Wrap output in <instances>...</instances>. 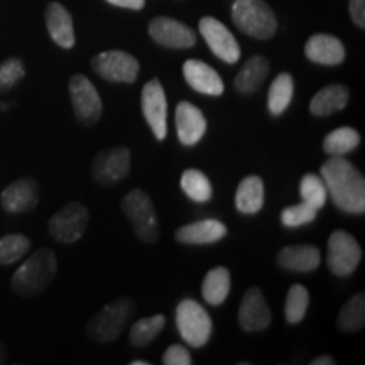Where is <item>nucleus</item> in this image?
<instances>
[{
	"label": "nucleus",
	"instance_id": "f257e3e1",
	"mask_svg": "<svg viewBox=\"0 0 365 365\" xmlns=\"http://www.w3.org/2000/svg\"><path fill=\"white\" fill-rule=\"evenodd\" d=\"M319 176L325 181L328 196L340 212L362 215L365 212V180L357 168L344 156H331L323 163Z\"/></svg>",
	"mask_w": 365,
	"mask_h": 365
},
{
	"label": "nucleus",
	"instance_id": "f03ea898",
	"mask_svg": "<svg viewBox=\"0 0 365 365\" xmlns=\"http://www.w3.org/2000/svg\"><path fill=\"white\" fill-rule=\"evenodd\" d=\"M58 271L56 254L51 249H39L14 272L12 289L21 296H34L51 284Z\"/></svg>",
	"mask_w": 365,
	"mask_h": 365
},
{
	"label": "nucleus",
	"instance_id": "7ed1b4c3",
	"mask_svg": "<svg viewBox=\"0 0 365 365\" xmlns=\"http://www.w3.org/2000/svg\"><path fill=\"white\" fill-rule=\"evenodd\" d=\"M135 313V301L132 298H118L90 319L86 325V336L95 344H110L117 340L129 327Z\"/></svg>",
	"mask_w": 365,
	"mask_h": 365
},
{
	"label": "nucleus",
	"instance_id": "20e7f679",
	"mask_svg": "<svg viewBox=\"0 0 365 365\" xmlns=\"http://www.w3.org/2000/svg\"><path fill=\"white\" fill-rule=\"evenodd\" d=\"M232 22L237 29L255 39H271L277 31L276 14L264 0H235Z\"/></svg>",
	"mask_w": 365,
	"mask_h": 365
},
{
	"label": "nucleus",
	"instance_id": "39448f33",
	"mask_svg": "<svg viewBox=\"0 0 365 365\" xmlns=\"http://www.w3.org/2000/svg\"><path fill=\"white\" fill-rule=\"evenodd\" d=\"M124 215L129 218L137 239L144 244H156L161 235L158 212L150 196L140 188L130 190L120 205Z\"/></svg>",
	"mask_w": 365,
	"mask_h": 365
},
{
	"label": "nucleus",
	"instance_id": "423d86ee",
	"mask_svg": "<svg viewBox=\"0 0 365 365\" xmlns=\"http://www.w3.org/2000/svg\"><path fill=\"white\" fill-rule=\"evenodd\" d=\"M176 327L181 339L195 349H202L212 339V318L207 309L195 299H182L178 304Z\"/></svg>",
	"mask_w": 365,
	"mask_h": 365
},
{
	"label": "nucleus",
	"instance_id": "0eeeda50",
	"mask_svg": "<svg viewBox=\"0 0 365 365\" xmlns=\"http://www.w3.org/2000/svg\"><path fill=\"white\" fill-rule=\"evenodd\" d=\"M362 261V247L352 234L345 230L331 232L328 239L327 266L331 274L346 277L357 271Z\"/></svg>",
	"mask_w": 365,
	"mask_h": 365
},
{
	"label": "nucleus",
	"instance_id": "6e6552de",
	"mask_svg": "<svg viewBox=\"0 0 365 365\" xmlns=\"http://www.w3.org/2000/svg\"><path fill=\"white\" fill-rule=\"evenodd\" d=\"M88 208L78 202H71L54 213L48 223V230L56 242L73 244V242H78L83 237L86 228H88Z\"/></svg>",
	"mask_w": 365,
	"mask_h": 365
},
{
	"label": "nucleus",
	"instance_id": "1a4fd4ad",
	"mask_svg": "<svg viewBox=\"0 0 365 365\" xmlns=\"http://www.w3.org/2000/svg\"><path fill=\"white\" fill-rule=\"evenodd\" d=\"M70 98L76 120L81 125L91 127L100 120L103 103L98 90L85 75H73L70 80Z\"/></svg>",
	"mask_w": 365,
	"mask_h": 365
},
{
	"label": "nucleus",
	"instance_id": "9d476101",
	"mask_svg": "<svg viewBox=\"0 0 365 365\" xmlns=\"http://www.w3.org/2000/svg\"><path fill=\"white\" fill-rule=\"evenodd\" d=\"M91 68L100 78L110 83H134L139 76L140 65L132 54L112 49L91 58Z\"/></svg>",
	"mask_w": 365,
	"mask_h": 365
},
{
	"label": "nucleus",
	"instance_id": "9b49d317",
	"mask_svg": "<svg viewBox=\"0 0 365 365\" xmlns=\"http://www.w3.org/2000/svg\"><path fill=\"white\" fill-rule=\"evenodd\" d=\"M140 110L150 132L158 140H164L168 134V100L164 86L158 78L149 80L140 93Z\"/></svg>",
	"mask_w": 365,
	"mask_h": 365
},
{
	"label": "nucleus",
	"instance_id": "f8f14e48",
	"mask_svg": "<svg viewBox=\"0 0 365 365\" xmlns=\"http://www.w3.org/2000/svg\"><path fill=\"white\" fill-rule=\"evenodd\" d=\"M130 173V149L113 148L98 153L91 164V176L102 186H112L124 181Z\"/></svg>",
	"mask_w": 365,
	"mask_h": 365
},
{
	"label": "nucleus",
	"instance_id": "ddd939ff",
	"mask_svg": "<svg viewBox=\"0 0 365 365\" xmlns=\"http://www.w3.org/2000/svg\"><path fill=\"white\" fill-rule=\"evenodd\" d=\"M200 34L203 36L205 43L208 44L210 51L218 59L234 65L240 59V46L237 43L235 36L230 33V29L215 17H202L200 21Z\"/></svg>",
	"mask_w": 365,
	"mask_h": 365
},
{
	"label": "nucleus",
	"instance_id": "4468645a",
	"mask_svg": "<svg viewBox=\"0 0 365 365\" xmlns=\"http://www.w3.org/2000/svg\"><path fill=\"white\" fill-rule=\"evenodd\" d=\"M149 36L154 43L170 49H190L196 44L195 31L173 17H154L149 22Z\"/></svg>",
	"mask_w": 365,
	"mask_h": 365
},
{
	"label": "nucleus",
	"instance_id": "2eb2a0df",
	"mask_svg": "<svg viewBox=\"0 0 365 365\" xmlns=\"http://www.w3.org/2000/svg\"><path fill=\"white\" fill-rule=\"evenodd\" d=\"M272 322V313L267 307L262 291L257 286L249 287L239 309V325L244 331H264Z\"/></svg>",
	"mask_w": 365,
	"mask_h": 365
},
{
	"label": "nucleus",
	"instance_id": "dca6fc26",
	"mask_svg": "<svg viewBox=\"0 0 365 365\" xmlns=\"http://www.w3.org/2000/svg\"><path fill=\"white\" fill-rule=\"evenodd\" d=\"M2 208L9 213H24L38 207L39 186L33 178H21L11 182L0 195Z\"/></svg>",
	"mask_w": 365,
	"mask_h": 365
},
{
	"label": "nucleus",
	"instance_id": "f3484780",
	"mask_svg": "<svg viewBox=\"0 0 365 365\" xmlns=\"http://www.w3.org/2000/svg\"><path fill=\"white\" fill-rule=\"evenodd\" d=\"M178 139L182 145H196L207 132V118L198 107L190 102H180L175 113Z\"/></svg>",
	"mask_w": 365,
	"mask_h": 365
},
{
	"label": "nucleus",
	"instance_id": "a211bd4d",
	"mask_svg": "<svg viewBox=\"0 0 365 365\" xmlns=\"http://www.w3.org/2000/svg\"><path fill=\"white\" fill-rule=\"evenodd\" d=\"M182 76H185L190 88L198 91V93L210 95V97H220L225 91V85H223L220 75L205 61H200V59H188L182 65Z\"/></svg>",
	"mask_w": 365,
	"mask_h": 365
},
{
	"label": "nucleus",
	"instance_id": "6ab92c4d",
	"mask_svg": "<svg viewBox=\"0 0 365 365\" xmlns=\"http://www.w3.org/2000/svg\"><path fill=\"white\" fill-rule=\"evenodd\" d=\"M304 56L323 66H339L345 61V46L331 34H314L304 44Z\"/></svg>",
	"mask_w": 365,
	"mask_h": 365
},
{
	"label": "nucleus",
	"instance_id": "aec40b11",
	"mask_svg": "<svg viewBox=\"0 0 365 365\" xmlns=\"http://www.w3.org/2000/svg\"><path fill=\"white\" fill-rule=\"evenodd\" d=\"M227 235L225 223L215 218H207L182 225L176 230L175 239L185 245H208L220 242Z\"/></svg>",
	"mask_w": 365,
	"mask_h": 365
},
{
	"label": "nucleus",
	"instance_id": "412c9836",
	"mask_svg": "<svg viewBox=\"0 0 365 365\" xmlns=\"http://www.w3.org/2000/svg\"><path fill=\"white\" fill-rule=\"evenodd\" d=\"M46 27H48L51 39L59 48L71 49L75 46L76 38L71 14L59 2H51L46 7Z\"/></svg>",
	"mask_w": 365,
	"mask_h": 365
},
{
	"label": "nucleus",
	"instance_id": "4be33fe9",
	"mask_svg": "<svg viewBox=\"0 0 365 365\" xmlns=\"http://www.w3.org/2000/svg\"><path fill=\"white\" fill-rule=\"evenodd\" d=\"M322 262V254L314 245H286L277 254V266L289 272H312Z\"/></svg>",
	"mask_w": 365,
	"mask_h": 365
},
{
	"label": "nucleus",
	"instance_id": "5701e85b",
	"mask_svg": "<svg viewBox=\"0 0 365 365\" xmlns=\"http://www.w3.org/2000/svg\"><path fill=\"white\" fill-rule=\"evenodd\" d=\"M269 71H271V65H269V59L261 54H255V56L249 58L245 61V65L240 68L237 73L234 86L240 95H252L257 91L266 81Z\"/></svg>",
	"mask_w": 365,
	"mask_h": 365
},
{
	"label": "nucleus",
	"instance_id": "b1692460",
	"mask_svg": "<svg viewBox=\"0 0 365 365\" xmlns=\"http://www.w3.org/2000/svg\"><path fill=\"white\" fill-rule=\"evenodd\" d=\"M266 202V188L262 178L250 175L239 182L235 191V208L244 215L259 213Z\"/></svg>",
	"mask_w": 365,
	"mask_h": 365
},
{
	"label": "nucleus",
	"instance_id": "393cba45",
	"mask_svg": "<svg viewBox=\"0 0 365 365\" xmlns=\"http://www.w3.org/2000/svg\"><path fill=\"white\" fill-rule=\"evenodd\" d=\"M349 88L345 85H327L318 93H314L312 102H309V112L314 117L331 115V113L344 110L346 103H349Z\"/></svg>",
	"mask_w": 365,
	"mask_h": 365
},
{
	"label": "nucleus",
	"instance_id": "a878e982",
	"mask_svg": "<svg viewBox=\"0 0 365 365\" xmlns=\"http://www.w3.org/2000/svg\"><path fill=\"white\" fill-rule=\"evenodd\" d=\"M294 97V80L289 73H279L272 80L267 93V110L272 117H279L287 110Z\"/></svg>",
	"mask_w": 365,
	"mask_h": 365
},
{
	"label": "nucleus",
	"instance_id": "bb28decb",
	"mask_svg": "<svg viewBox=\"0 0 365 365\" xmlns=\"http://www.w3.org/2000/svg\"><path fill=\"white\" fill-rule=\"evenodd\" d=\"M230 271L227 267H215L207 272L202 284V296L212 307H220L230 293Z\"/></svg>",
	"mask_w": 365,
	"mask_h": 365
},
{
	"label": "nucleus",
	"instance_id": "cd10ccee",
	"mask_svg": "<svg viewBox=\"0 0 365 365\" xmlns=\"http://www.w3.org/2000/svg\"><path fill=\"white\" fill-rule=\"evenodd\" d=\"M180 186L182 193L196 203H207L213 196V186L210 178L203 171L190 168L181 175Z\"/></svg>",
	"mask_w": 365,
	"mask_h": 365
},
{
	"label": "nucleus",
	"instance_id": "c85d7f7f",
	"mask_svg": "<svg viewBox=\"0 0 365 365\" xmlns=\"http://www.w3.org/2000/svg\"><path fill=\"white\" fill-rule=\"evenodd\" d=\"M340 331L355 333L362 330L365 327V296L364 293L354 294L346 303L341 307L336 319Z\"/></svg>",
	"mask_w": 365,
	"mask_h": 365
},
{
	"label": "nucleus",
	"instance_id": "c756f323",
	"mask_svg": "<svg viewBox=\"0 0 365 365\" xmlns=\"http://www.w3.org/2000/svg\"><path fill=\"white\" fill-rule=\"evenodd\" d=\"M360 134L354 127H339L323 139V150L330 156H345L359 148Z\"/></svg>",
	"mask_w": 365,
	"mask_h": 365
},
{
	"label": "nucleus",
	"instance_id": "7c9ffc66",
	"mask_svg": "<svg viewBox=\"0 0 365 365\" xmlns=\"http://www.w3.org/2000/svg\"><path fill=\"white\" fill-rule=\"evenodd\" d=\"M164 327H166V317L164 314H154V317L139 319L130 327V344L134 346L149 345L150 341L156 340L161 335Z\"/></svg>",
	"mask_w": 365,
	"mask_h": 365
},
{
	"label": "nucleus",
	"instance_id": "2f4dec72",
	"mask_svg": "<svg viewBox=\"0 0 365 365\" xmlns=\"http://www.w3.org/2000/svg\"><path fill=\"white\" fill-rule=\"evenodd\" d=\"M309 307V293L303 284H293L286 294L284 317L289 325H298L304 319Z\"/></svg>",
	"mask_w": 365,
	"mask_h": 365
},
{
	"label": "nucleus",
	"instance_id": "473e14b6",
	"mask_svg": "<svg viewBox=\"0 0 365 365\" xmlns=\"http://www.w3.org/2000/svg\"><path fill=\"white\" fill-rule=\"evenodd\" d=\"M299 195L304 203H308L309 207L317 208L319 212V210L325 207L328 200V190L323 178L313 175V173L304 175L299 182Z\"/></svg>",
	"mask_w": 365,
	"mask_h": 365
},
{
	"label": "nucleus",
	"instance_id": "72a5a7b5",
	"mask_svg": "<svg viewBox=\"0 0 365 365\" xmlns=\"http://www.w3.org/2000/svg\"><path fill=\"white\" fill-rule=\"evenodd\" d=\"M31 240L22 234L4 235L0 239V266H11L29 252Z\"/></svg>",
	"mask_w": 365,
	"mask_h": 365
},
{
	"label": "nucleus",
	"instance_id": "f704fd0d",
	"mask_svg": "<svg viewBox=\"0 0 365 365\" xmlns=\"http://www.w3.org/2000/svg\"><path fill=\"white\" fill-rule=\"evenodd\" d=\"M318 215V210L309 207L308 203L301 202L299 205H293V207H286L281 212V223L287 228L303 227L312 223Z\"/></svg>",
	"mask_w": 365,
	"mask_h": 365
},
{
	"label": "nucleus",
	"instance_id": "c9c22d12",
	"mask_svg": "<svg viewBox=\"0 0 365 365\" xmlns=\"http://www.w3.org/2000/svg\"><path fill=\"white\" fill-rule=\"evenodd\" d=\"M26 68L19 58H9L0 63V93L14 88L24 78Z\"/></svg>",
	"mask_w": 365,
	"mask_h": 365
},
{
	"label": "nucleus",
	"instance_id": "e433bc0d",
	"mask_svg": "<svg viewBox=\"0 0 365 365\" xmlns=\"http://www.w3.org/2000/svg\"><path fill=\"white\" fill-rule=\"evenodd\" d=\"M193 360H191V354L186 346L182 345H171L170 349H166V352L163 355V364L164 365H190Z\"/></svg>",
	"mask_w": 365,
	"mask_h": 365
},
{
	"label": "nucleus",
	"instance_id": "4c0bfd02",
	"mask_svg": "<svg viewBox=\"0 0 365 365\" xmlns=\"http://www.w3.org/2000/svg\"><path fill=\"white\" fill-rule=\"evenodd\" d=\"M349 12L352 17L354 24L364 29L365 27V0H350Z\"/></svg>",
	"mask_w": 365,
	"mask_h": 365
},
{
	"label": "nucleus",
	"instance_id": "58836bf2",
	"mask_svg": "<svg viewBox=\"0 0 365 365\" xmlns=\"http://www.w3.org/2000/svg\"><path fill=\"white\" fill-rule=\"evenodd\" d=\"M107 2L115 7L130 9V11H140L145 6V0H107Z\"/></svg>",
	"mask_w": 365,
	"mask_h": 365
},
{
	"label": "nucleus",
	"instance_id": "ea45409f",
	"mask_svg": "<svg viewBox=\"0 0 365 365\" xmlns=\"http://www.w3.org/2000/svg\"><path fill=\"white\" fill-rule=\"evenodd\" d=\"M335 359L331 357V355H322V357H317L313 359L309 365H335Z\"/></svg>",
	"mask_w": 365,
	"mask_h": 365
},
{
	"label": "nucleus",
	"instance_id": "a19ab883",
	"mask_svg": "<svg viewBox=\"0 0 365 365\" xmlns=\"http://www.w3.org/2000/svg\"><path fill=\"white\" fill-rule=\"evenodd\" d=\"M6 357H7V350H6V346H4L2 344H0V364L6 362Z\"/></svg>",
	"mask_w": 365,
	"mask_h": 365
},
{
	"label": "nucleus",
	"instance_id": "79ce46f5",
	"mask_svg": "<svg viewBox=\"0 0 365 365\" xmlns=\"http://www.w3.org/2000/svg\"><path fill=\"white\" fill-rule=\"evenodd\" d=\"M130 365H149V362H145V360H132Z\"/></svg>",
	"mask_w": 365,
	"mask_h": 365
}]
</instances>
